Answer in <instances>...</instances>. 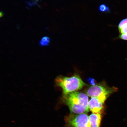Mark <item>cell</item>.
Listing matches in <instances>:
<instances>
[{"label": "cell", "mask_w": 127, "mask_h": 127, "mask_svg": "<svg viewBox=\"0 0 127 127\" xmlns=\"http://www.w3.org/2000/svg\"><path fill=\"white\" fill-rule=\"evenodd\" d=\"M62 100L63 104L67 106L71 113L87 114L90 111L88 96L82 92L76 91L63 94Z\"/></svg>", "instance_id": "obj_1"}, {"label": "cell", "mask_w": 127, "mask_h": 127, "mask_svg": "<svg viewBox=\"0 0 127 127\" xmlns=\"http://www.w3.org/2000/svg\"><path fill=\"white\" fill-rule=\"evenodd\" d=\"M55 83L57 86L62 88L63 95L78 91L85 85L80 76L77 74L70 77L58 76L55 79Z\"/></svg>", "instance_id": "obj_2"}, {"label": "cell", "mask_w": 127, "mask_h": 127, "mask_svg": "<svg viewBox=\"0 0 127 127\" xmlns=\"http://www.w3.org/2000/svg\"><path fill=\"white\" fill-rule=\"evenodd\" d=\"M118 90L115 87H110L103 84L93 85L88 89L87 94L90 97H95L104 103L111 94Z\"/></svg>", "instance_id": "obj_3"}, {"label": "cell", "mask_w": 127, "mask_h": 127, "mask_svg": "<svg viewBox=\"0 0 127 127\" xmlns=\"http://www.w3.org/2000/svg\"><path fill=\"white\" fill-rule=\"evenodd\" d=\"M65 127H90L89 116L86 113L70 114L64 118Z\"/></svg>", "instance_id": "obj_4"}, {"label": "cell", "mask_w": 127, "mask_h": 127, "mask_svg": "<svg viewBox=\"0 0 127 127\" xmlns=\"http://www.w3.org/2000/svg\"><path fill=\"white\" fill-rule=\"evenodd\" d=\"M104 103L98 98L93 97L89 101L88 107L92 113L102 114L104 111Z\"/></svg>", "instance_id": "obj_5"}, {"label": "cell", "mask_w": 127, "mask_h": 127, "mask_svg": "<svg viewBox=\"0 0 127 127\" xmlns=\"http://www.w3.org/2000/svg\"><path fill=\"white\" fill-rule=\"evenodd\" d=\"M102 115L93 113L89 116L90 127H100Z\"/></svg>", "instance_id": "obj_6"}, {"label": "cell", "mask_w": 127, "mask_h": 127, "mask_svg": "<svg viewBox=\"0 0 127 127\" xmlns=\"http://www.w3.org/2000/svg\"><path fill=\"white\" fill-rule=\"evenodd\" d=\"M50 42V38L48 36H45L42 37L39 43V45L41 47L48 46Z\"/></svg>", "instance_id": "obj_7"}, {"label": "cell", "mask_w": 127, "mask_h": 127, "mask_svg": "<svg viewBox=\"0 0 127 127\" xmlns=\"http://www.w3.org/2000/svg\"><path fill=\"white\" fill-rule=\"evenodd\" d=\"M99 11L103 13H107L110 12V9L108 6L104 4H101L99 6Z\"/></svg>", "instance_id": "obj_8"}, {"label": "cell", "mask_w": 127, "mask_h": 127, "mask_svg": "<svg viewBox=\"0 0 127 127\" xmlns=\"http://www.w3.org/2000/svg\"><path fill=\"white\" fill-rule=\"evenodd\" d=\"M119 30L121 34H127V24L124 25Z\"/></svg>", "instance_id": "obj_9"}, {"label": "cell", "mask_w": 127, "mask_h": 127, "mask_svg": "<svg viewBox=\"0 0 127 127\" xmlns=\"http://www.w3.org/2000/svg\"><path fill=\"white\" fill-rule=\"evenodd\" d=\"M127 24V18L122 20L119 23L118 26V29L121 28L124 25Z\"/></svg>", "instance_id": "obj_10"}, {"label": "cell", "mask_w": 127, "mask_h": 127, "mask_svg": "<svg viewBox=\"0 0 127 127\" xmlns=\"http://www.w3.org/2000/svg\"><path fill=\"white\" fill-rule=\"evenodd\" d=\"M38 0H31L27 1L26 3L31 6H33L35 5L38 2Z\"/></svg>", "instance_id": "obj_11"}, {"label": "cell", "mask_w": 127, "mask_h": 127, "mask_svg": "<svg viewBox=\"0 0 127 127\" xmlns=\"http://www.w3.org/2000/svg\"><path fill=\"white\" fill-rule=\"evenodd\" d=\"M119 38L123 40H127V34H121L119 36Z\"/></svg>", "instance_id": "obj_12"}, {"label": "cell", "mask_w": 127, "mask_h": 127, "mask_svg": "<svg viewBox=\"0 0 127 127\" xmlns=\"http://www.w3.org/2000/svg\"><path fill=\"white\" fill-rule=\"evenodd\" d=\"M0 14V16L1 17H3L4 15L2 11H1Z\"/></svg>", "instance_id": "obj_13"}]
</instances>
